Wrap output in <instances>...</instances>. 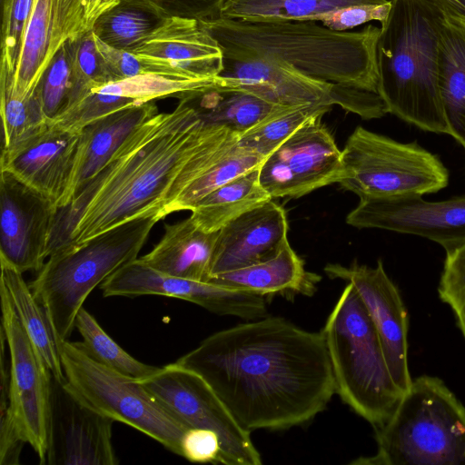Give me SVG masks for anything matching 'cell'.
I'll list each match as a JSON object with an SVG mask.
<instances>
[{"mask_svg":"<svg viewBox=\"0 0 465 465\" xmlns=\"http://www.w3.org/2000/svg\"><path fill=\"white\" fill-rule=\"evenodd\" d=\"M175 363L199 374L250 432L307 423L336 392L322 333L281 317L217 331Z\"/></svg>","mask_w":465,"mask_h":465,"instance_id":"1","label":"cell"},{"mask_svg":"<svg viewBox=\"0 0 465 465\" xmlns=\"http://www.w3.org/2000/svg\"><path fill=\"white\" fill-rule=\"evenodd\" d=\"M222 127L203 122L184 100L173 112L145 120L74 201L59 209L50 255L134 219H159L180 171Z\"/></svg>","mask_w":465,"mask_h":465,"instance_id":"2","label":"cell"},{"mask_svg":"<svg viewBox=\"0 0 465 465\" xmlns=\"http://www.w3.org/2000/svg\"><path fill=\"white\" fill-rule=\"evenodd\" d=\"M216 39L224 60L273 59L336 87L378 94L381 27L332 30L315 20L200 21Z\"/></svg>","mask_w":465,"mask_h":465,"instance_id":"3","label":"cell"},{"mask_svg":"<svg viewBox=\"0 0 465 465\" xmlns=\"http://www.w3.org/2000/svg\"><path fill=\"white\" fill-rule=\"evenodd\" d=\"M442 16L438 0H391L378 41V94L388 114L450 135L438 77Z\"/></svg>","mask_w":465,"mask_h":465,"instance_id":"4","label":"cell"},{"mask_svg":"<svg viewBox=\"0 0 465 465\" xmlns=\"http://www.w3.org/2000/svg\"><path fill=\"white\" fill-rule=\"evenodd\" d=\"M377 451L355 465H465V407L438 377L421 375L375 429Z\"/></svg>","mask_w":465,"mask_h":465,"instance_id":"5","label":"cell"},{"mask_svg":"<svg viewBox=\"0 0 465 465\" xmlns=\"http://www.w3.org/2000/svg\"><path fill=\"white\" fill-rule=\"evenodd\" d=\"M157 222L155 215L136 218L48 257L29 285L47 314L59 346L68 341L91 292L138 258Z\"/></svg>","mask_w":465,"mask_h":465,"instance_id":"6","label":"cell"},{"mask_svg":"<svg viewBox=\"0 0 465 465\" xmlns=\"http://www.w3.org/2000/svg\"><path fill=\"white\" fill-rule=\"evenodd\" d=\"M322 333L336 392L374 429L381 427L403 394L391 378L376 328L351 283L343 289Z\"/></svg>","mask_w":465,"mask_h":465,"instance_id":"7","label":"cell"},{"mask_svg":"<svg viewBox=\"0 0 465 465\" xmlns=\"http://www.w3.org/2000/svg\"><path fill=\"white\" fill-rule=\"evenodd\" d=\"M341 186L361 199L421 195L448 185L441 160L417 143H401L358 126L341 151Z\"/></svg>","mask_w":465,"mask_h":465,"instance_id":"8","label":"cell"},{"mask_svg":"<svg viewBox=\"0 0 465 465\" xmlns=\"http://www.w3.org/2000/svg\"><path fill=\"white\" fill-rule=\"evenodd\" d=\"M66 381L87 406L125 423L182 456V441L189 430L137 380L92 359L81 342L59 346Z\"/></svg>","mask_w":465,"mask_h":465,"instance_id":"9","label":"cell"},{"mask_svg":"<svg viewBox=\"0 0 465 465\" xmlns=\"http://www.w3.org/2000/svg\"><path fill=\"white\" fill-rule=\"evenodd\" d=\"M139 381L186 427L210 430L217 434L220 463H262L251 432L239 424L213 388L196 372L173 362Z\"/></svg>","mask_w":465,"mask_h":465,"instance_id":"10","label":"cell"},{"mask_svg":"<svg viewBox=\"0 0 465 465\" xmlns=\"http://www.w3.org/2000/svg\"><path fill=\"white\" fill-rule=\"evenodd\" d=\"M1 329L9 351V404L0 407V424H12L45 464L52 373L0 292Z\"/></svg>","mask_w":465,"mask_h":465,"instance_id":"11","label":"cell"},{"mask_svg":"<svg viewBox=\"0 0 465 465\" xmlns=\"http://www.w3.org/2000/svg\"><path fill=\"white\" fill-rule=\"evenodd\" d=\"M315 117L304 124L259 168L262 188L273 198H299L343 178L341 151Z\"/></svg>","mask_w":465,"mask_h":465,"instance_id":"12","label":"cell"},{"mask_svg":"<svg viewBox=\"0 0 465 465\" xmlns=\"http://www.w3.org/2000/svg\"><path fill=\"white\" fill-rule=\"evenodd\" d=\"M104 297L162 295L193 302L219 315L253 321L268 316L266 296L159 272L140 258L123 265L99 286Z\"/></svg>","mask_w":465,"mask_h":465,"instance_id":"13","label":"cell"},{"mask_svg":"<svg viewBox=\"0 0 465 465\" xmlns=\"http://www.w3.org/2000/svg\"><path fill=\"white\" fill-rule=\"evenodd\" d=\"M345 222L359 229L426 238L449 253L465 245V194L438 202L426 201L421 195L361 199Z\"/></svg>","mask_w":465,"mask_h":465,"instance_id":"14","label":"cell"},{"mask_svg":"<svg viewBox=\"0 0 465 465\" xmlns=\"http://www.w3.org/2000/svg\"><path fill=\"white\" fill-rule=\"evenodd\" d=\"M114 421L82 401L66 380L52 375L45 464H118L112 442Z\"/></svg>","mask_w":465,"mask_h":465,"instance_id":"15","label":"cell"},{"mask_svg":"<svg viewBox=\"0 0 465 465\" xmlns=\"http://www.w3.org/2000/svg\"><path fill=\"white\" fill-rule=\"evenodd\" d=\"M331 279L351 283L364 303L381 340L391 378L404 394L412 378L408 360V311L401 292L387 274L381 260L375 267L354 262L350 266L329 263L324 267Z\"/></svg>","mask_w":465,"mask_h":465,"instance_id":"16","label":"cell"},{"mask_svg":"<svg viewBox=\"0 0 465 465\" xmlns=\"http://www.w3.org/2000/svg\"><path fill=\"white\" fill-rule=\"evenodd\" d=\"M59 208L0 171V255L22 272H38L50 255Z\"/></svg>","mask_w":465,"mask_h":465,"instance_id":"17","label":"cell"},{"mask_svg":"<svg viewBox=\"0 0 465 465\" xmlns=\"http://www.w3.org/2000/svg\"><path fill=\"white\" fill-rule=\"evenodd\" d=\"M148 74L181 79L217 77L223 69L221 46L196 19L166 17L133 51Z\"/></svg>","mask_w":465,"mask_h":465,"instance_id":"18","label":"cell"},{"mask_svg":"<svg viewBox=\"0 0 465 465\" xmlns=\"http://www.w3.org/2000/svg\"><path fill=\"white\" fill-rule=\"evenodd\" d=\"M222 86L219 75L209 79H181L156 74H140L88 87L50 122L80 134L84 126L110 114L169 97L181 100Z\"/></svg>","mask_w":465,"mask_h":465,"instance_id":"19","label":"cell"},{"mask_svg":"<svg viewBox=\"0 0 465 465\" xmlns=\"http://www.w3.org/2000/svg\"><path fill=\"white\" fill-rule=\"evenodd\" d=\"M80 134L49 122L16 145L2 150L0 171L63 205L74 168Z\"/></svg>","mask_w":465,"mask_h":465,"instance_id":"20","label":"cell"},{"mask_svg":"<svg viewBox=\"0 0 465 465\" xmlns=\"http://www.w3.org/2000/svg\"><path fill=\"white\" fill-rule=\"evenodd\" d=\"M223 87L251 93L279 106L334 104L336 86L273 59L224 60Z\"/></svg>","mask_w":465,"mask_h":465,"instance_id":"21","label":"cell"},{"mask_svg":"<svg viewBox=\"0 0 465 465\" xmlns=\"http://www.w3.org/2000/svg\"><path fill=\"white\" fill-rule=\"evenodd\" d=\"M287 234L286 213L272 199L242 214L218 231L210 278L270 259Z\"/></svg>","mask_w":465,"mask_h":465,"instance_id":"22","label":"cell"},{"mask_svg":"<svg viewBox=\"0 0 465 465\" xmlns=\"http://www.w3.org/2000/svg\"><path fill=\"white\" fill-rule=\"evenodd\" d=\"M157 113L155 102H151L110 114L84 126L80 132L70 183L60 209L67 207L99 174L138 125Z\"/></svg>","mask_w":465,"mask_h":465,"instance_id":"23","label":"cell"},{"mask_svg":"<svg viewBox=\"0 0 465 465\" xmlns=\"http://www.w3.org/2000/svg\"><path fill=\"white\" fill-rule=\"evenodd\" d=\"M217 234L199 229L190 217L165 223L161 240L140 259L163 273L208 282Z\"/></svg>","mask_w":465,"mask_h":465,"instance_id":"24","label":"cell"},{"mask_svg":"<svg viewBox=\"0 0 465 465\" xmlns=\"http://www.w3.org/2000/svg\"><path fill=\"white\" fill-rule=\"evenodd\" d=\"M320 280V275L305 270L303 261L287 241L270 259L214 275L208 282L267 297L276 293L312 296Z\"/></svg>","mask_w":465,"mask_h":465,"instance_id":"25","label":"cell"},{"mask_svg":"<svg viewBox=\"0 0 465 465\" xmlns=\"http://www.w3.org/2000/svg\"><path fill=\"white\" fill-rule=\"evenodd\" d=\"M440 31L438 77L450 135L465 149V17L445 7Z\"/></svg>","mask_w":465,"mask_h":465,"instance_id":"26","label":"cell"},{"mask_svg":"<svg viewBox=\"0 0 465 465\" xmlns=\"http://www.w3.org/2000/svg\"><path fill=\"white\" fill-rule=\"evenodd\" d=\"M0 267V292L6 295L20 323L52 375L65 381L59 344L45 309L24 280L23 272L1 255Z\"/></svg>","mask_w":465,"mask_h":465,"instance_id":"27","label":"cell"},{"mask_svg":"<svg viewBox=\"0 0 465 465\" xmlns=\"http://www.w3.org/2000/svg\"><path fill=\"white\" fill-rule=\"evenodd\" d=\"M60 47L55 36L51 0H34L13 79L4 74L0 75L9 81L14 94L22 99L28 98L35 93Z\"/></svg>","mask_w":465,"mask_h":465,"instance_id":"28","label":"cell"},{"mask_svg":"<svg viewBox=\"0 0 465 465\" xmlns=\"http://www.w3.org/2000/svg\"><path fill=\"white\" fill-rule=\"evenodd\" d=\"M181 100L187 102L208 124L242 135L282 107L239 89L213 87Z\"/></svg>","mask_w":465,"mask_h":465,"instance_id":"29","label":"cell"},{"mask_svg":"<svg viewBox=\"0 0 465 465\" xmlns=\"http://www.w3.org/2000/svg\"><path fill=\"white\" fill-rule=\"evenodd\" d=\"M259 167L216 188L191 210L190 218L206 232H215L242 214L272 200L259 180Z\"/></svg>","mask_w":465,"mask_h":465,"instance_id":"30","label":"cell"},{"mask_svg":"<svg viewBox=\"0 0 465 465\" xmlns=\"http://www.w3.org/2000/svg\"><path fill=\"white\" fill-rule=\"evenodd\" d=\"M264 157L239 144V140L211 161L159 213L163 220L172 213L191 211L203 197L227 182L254 169L262 163Z\"/></svg>","mask_w":465,"mask_h":465,"instance_id":"31","label":"cell"},{"mask_svg":"<svg viewBox=\"0 0 465 465\" xmlns=\"http://www.w3.org/2000/svg\"><path fill=\"white\" fill-rule=\"evenodd\" d=\"M164 18L149 0H120L96 20L92 32L107 45L133 52Z\"/></svg>","mask_w":465,"mask_h":465,"instance_id":"32","label":"cell"},{"mask_svg":"<svg viewBox=\"0 0 465 465\" xmlns=\"http://www.w3.org/2000/svg\"><path fill=\"white\" fill-rule=\"evenodd\" d=\"M384 1L387 0H219L217 17L316 20L319 15L341 6Z\"/></svg>","mask_w":465,"mask_h":465,"instance_id":"33","label":"cell"},{"mask_svg":"<svg viewBox=\"0 0 465 465\" xmlns=\"http://www.w3.org/2000/svg\"><path fill=\"white\" fill-rule=\"evenodd\" d=\"M74 328L83 338L84 351L102 365L140 381L154 374L159 367L139 361L116 343L84 307L78 312Z\"/></svg>","mask_w":465,"mask_h":465,"instance_id":"34","label":"cell"},{"mask_svg":"<svg viewBox=\"0 0 465 465\" xmlns=\"http://www.w3.org/2000/svg\"><path fill=\"white\" fill-rule=\"evenodd\" d=\"M331 108L323 104L282 107L240 135L239 144L266 158L304 124Z\"/></svg>","mask_w":465,"mask_h":465,"instance_id":"35","label":"cell"},{"mask_svg":"<svg viewBox=\"0 0 465 465\" xmlns=\"http://www.w3.org/2000/svg\"><path fill=\"white\" fill-rule=\"evenodd\" d=\"M0 114L3 150L35 135L50 122L36 91L28 98H19L13 94L9 81L3 75H0Z\"/></svg>","mask_w":465,"mask_h":465,"instance_id":"36","label":"cell"},{"mask_svg":"<svg viewBox=\"0 0 465 465\" xmlns=\"http://www.w3.org/2000/svg\"><path fill=\"white\" fill-rule=\"evenodd\" d=\"M120 0H51L54 31L60 46L92 31L96 20Z\"/></svg>","mask_w":465,"mask_h":465,"instance_id":"37","label":"cell"},{"mask_svg":"<svg viewBox=\"0 0 465 465\" xmlns=\"http://www.w3.org/2000/svg\"><path fill=\"white\" fill-rule=\"evenodd\" d=\"M72 86L71 41H67L54 55L36 89L49 121L66 108Z\"/></svg>","mask_w":465,"mask_h":465,"instance_id":"38","label":"cell"},{"mask_svg":"<svg viewBox=\"0 0 465 465\" xmlns=\"http://www.w3.org/2000/svg\"><path fill=\"white\" fill-rule=\"evenodd\" d=\"M71 64L73 86L66 108L88 87L110 82L96 50L92 31L75 41H71Z\"/></svg>","mask_w":465,"mask_h":465,"instance_id":"39","label":"cell"},{"mask_svg":"<svg viewBox=\"0 0 465 465\" xmlns=\"http://www.w3.org/2000/svg\"><path fill=\"white\" fill-rule=\"evenodd\" d=\"M33 4L34 0H2L0 72L6 74L12 79Z\"/></svg>","mask_w":465,"mask_h":465,"instance_id":"40","label":"cell"},{"mask_svg":"<svg viewBox=\"0 0 465 465\" xmlns=\"http://www.w3.org/2000/svg\"><path fill=\"white\" fill-rule=\"evenodd\" d=\"M438 292L452 310L465 340V245L446 253Z\"/></svg>","mask_w":465,"mask_h":465,"instance_id":"41","label":"cell"},{"mask_svg":"<svg viewBox=\"0 0 465 465\" xmlns=\"http://www.w3.org/2000/svg\"><path fill=\"white\" fill-rule=\"evenodd\" d=\"M391 8V0L341 6L319 15L315 21L336 31H348L371 21L383 23Z\"/></svg>","mask_w":465,"mask_h":465,"instance_id":"42","label":"cell"},{"mask_svg":"<svg viewBox=\"0 0 465 465\" xmlns=\"http://www.w3.org/2000/svg\"><path fill=\"white\" fill-rule=\"evenodd\" d=\"M94 39L110 82L148 74L141 60L133 52L107 45L94 34Z\"/></svg>","mask_w":465,"mask_h":465,"instance_id":"43","label":"cell"},{"mask_svg":"<svg viewBox=\"0 0 465 465\" xmlns=\"http://www.w3.org/2000/svg\"><path fill=\"white\" fill-rule=\"evenodd\" d=\"M221 445L217 434L205 429H189L182 441V457L192 462L220 463Z\"/></svg>","mask_w":465,"mask_h":465,"instance_id":"44","label":"cell"},{"mask_svg":"<svg viewBox=\"0 0 465 465\" xmlns=\"http://www.w3.org/2000/svg\"><path fill=\"white\" fill-rule=\"evenodd\" d=\"M166 17L177 16L199 21L218 16L219 0H149Z\"/></svg>","mask_w":465,"mask_h":465,"instance_id":"45","label":"cell"},{"mask_svg":"<svg viewBox=\"0 0 465 465\" xmlns=\"http://www.w3.org/2000/svg\"><path fill=\"white\" fill-rule=\"evenodd\" d=\"M445 7L465 17V0H439Z\"/></svg>","mask_w":465,"mask_h":465,"instance_id":"46","label":"cell"}]
</instances>
